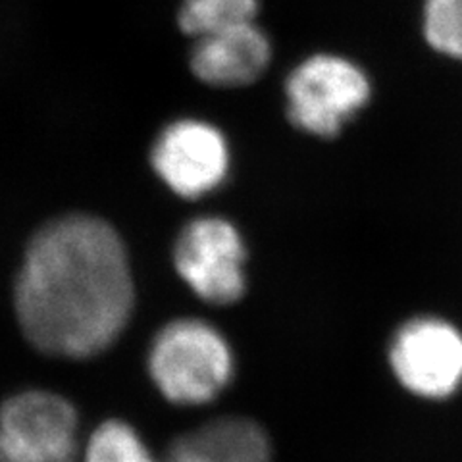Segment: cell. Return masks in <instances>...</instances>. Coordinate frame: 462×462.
Here are the masks:
<instances>
[{"mask_svg": "<svg viewBox=\"0 0 462 462\" xmlns=\"http://www.w3.org/2000/svg\"><path fill=\"white\" fill-rule=\"evenodd\" d=\"M14 302L37 351L74 360L106 351L134 310L122 239L93 216L51 222L29 243Z\"/></svg>", "mask_w": 462, "mask_h": 462, "instance_id": "1", "label": "cell"}, {"mask_svg": "<svg viewBox=\"0 0 462 462\" xmlns=\"http://www.w3.org/2000/svg\"><path fill=\"white\" fill-rule=\"evenodd\" d=\"M234 353L218 329L197 318L166 324L152 339L149 374L162 397L200 407L218 397L234 378Z\"/></svg>", "mask_w": 462, "mask_h": 462, "instance_id": "2", "label": "cell"}, {"mask_svg": "<svg viewBox=\"0 0 462 462\" xmlns=\"http://www.w3.org/2000/svg\"><path fill=\"white\" fill-rule=\"evenodd\" d=\"M79 416L66 397L25 389L0 404V462H81Z\"/></svg>", "mask_w": 462, "mask_h": 462, "instance_id": "3", "label": "cell"}, {"mask_svg": "<svg viewBox=\"0 0 462 462\" xmlns=\"http://www.w3.org/2000/svg\"><path fill=\"white\" fill-rule=\"evenodd\" d=\"M289 120L320 137L336 135L370 98V83L356 64L339 56L318 54L287 79Z\"/></svg>", "mask_w": 462, "mask_h": 462, "instance_id": "4", "label": "cell"}, {"mask_svg": "<svg viewBox=\"0 0 462 462\" xmlns=\"http://www.w3.org/2000/svg\"><path fill=\"white\" fill-rule=\"evenodd\" d=\"M389 365L397 382L416 397L439 401L462 385V334L441 318H414L399 328Z\"/></svg>", "mask_w": 462, "mask_h": 462, "instance_id": "5", "label": "cell"}, {"mask_svg": "<svg viewBox=\"0 0 462 462\" xmlns=\"http://www.w3.org/2000/svg\"><path fill=\"white\" fill-rule=\"evenodd\" d=\"M176 270L193 293L212 305H231L245 293V245L222 218H197L173 251Z\"/></svg>", "mask_w": 462, "mask_h": 462, "instance_id": "6", "label": "cell"}, {"mask_svg": "<svg viewBox=\"0 0 462 462\" xmlns=\"http://www.w3.org/2000/svg\"><path fill=\"white\" fill-rule=\"evenodd\" d=\"M152 166L171 191L195 199L224 181L229 149L214 125L180 120L168 125L154 143Z\"/></svg>", "mask_w": 462, "mask_h": 462, "instance_id": "7", "label": "cell"}, {"mask_svg": "<svg viewBox=\"0 0 462 462\" xmlns=\"http://www.w3.org/2000/svg\"><path fill=\"white\" fill-rule=\"evenodd\" d=\"M270 62V42L251 22L200 37L191 52L193 74L214 87L249 85Z\"/></svg>", "mask_w": 462, "mask_h": 462, "instance_id": "8", "label": "cell"}, {"mask_svg": "<svg viewBox=\"0 0 462 462\" xmlns=\"http://www.w3.org/2000/svg\"><path fill=\"white\" fill-rule=\"evenodd\" d=\"M171 445L195 462H272V443L258 422L222 416L183 433Z\"/></svg>", "mask_w": 462, "mask_h": 462, "instance_id": "9", "label": "cell"}, {"mask_svg": "<svg viewBox=\"0 0 462 462\" xmlns=\"http://www.w3.org/2000/svg\"><path fill=\"white\" fill-rule=\"evenodd\" d=\"M256 12V0H185L180 10V25L187 35L200 39L251 23Z\"/></svg>", "mask_w": 462, "mask_h": 462, "instance_id": "10", "label": "cell"}, {"mask_svg": "<svg viewBox=\"0 0 462 462\" xmlns=\"http://www.w3.org/2000/svg\"><path fill=\"white\" fill-rule=\"evenodd\" d=\"M81 462H162L156 460L139 431L124 420H105L81 447Z\"/></svg>", "mask_w": 462, "mask_h": 462, "instance_id": "11", "label": "cell"}, {"mask_svg": "<svg viewBox=\"0 0 462 462\" xmlns=\"http://www.w3.org/2000/svg\"><path fill=\"white\" fill-rule=\"evenodd\" d=\"M424 33L433 49L462 60V0H426Z\"/></svg>", "mask_w": 462, "mask_h": 462, "instance_id": "12", "label": "cell"}, {"mask_svg": "<svg viewBox=\"0 0 462 462\" xmlns=\"http://www.w3.org/2000/svg\"><path fill=\"white\" fill-rule=\"evenodd\" d=\"M162 462H195V460L187 457L185 453H181L180 449H176V447H173V445H170L164 458H162Z\"/></svg>", "mask_w": 462, "mask_h": 462, "instance_id": "13", "label": "cell"}]
</instances>
